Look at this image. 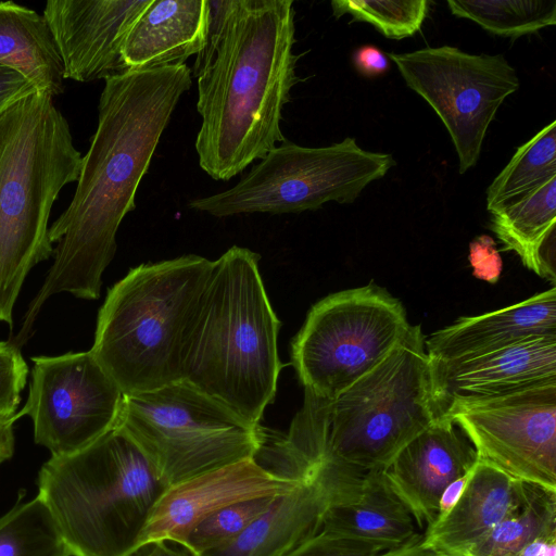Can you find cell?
<instances>
[{"label":"cell","instance_id":"cell-1","mask_svg":"<svg viewBox=\"0 0 556 556\" xmlns=\"http://www.w3.org/2000/svg\"><path fill=\"white\" fill-rule=\"evenodd\" d=\"M192 84L186 64L128 71L104 79L98 125L83 156L74 197L49 227L53 263L24 315L16 343L29 333L45 302L67 292L100 298L102 275L116 252V233L136 208V193L181 96Z\"/></svg>","mask_w":556,"mask_h":556},{"label":"cell","instance_id":"cell-2","mask_svg":"<svg viewBox=\"0 0 556 556\" xmlns=\"http://www.w3.org/2000/svg\"><path fill=\"white\" fill-rule=\"evenodd\" d=\"M443 414L426 337L410 325L376 368L336 397L304 391L288 432L265 430L256 458L295 480L321 464L370 475Z\"/></svg>","mask_w":556,"mask_h":556},{"label":"cell","instance_id":"cell-3","mask_svg":"<svg viewBox=\"0 0 556 556\" xmlns=\"http://www.w3.org/2000/svg\"><path fill=\"white\" fill-rule=\"evenodd\" d=\"M292 0H238L212 64L198 77L200 167L229 180L277 144L295 68Z\"/></svg>","mask_w":556,"mask_h":556},{"label":"cell","instance_id":"cell-4","mask_svg":"<svg viewBox=\"0 0 556 556\" xmlns=\"http://www.w3.org/2000/svg\"><path fill=\"white\" fill-rule=\"evenodd\" d=\"M260 255L233 245L214 261L187 323L181 381L260 425L281 369L280 321L267 296Z\"/></svg>","mask_w":556,"mask_h":556},{"label":"cell","instance_id":"cell-5","mask_svg":"<svg viewBox=\"0 0 556 556\" xmlns=\"http://www.w3.org/2000/svg\"><path fill=\"white\" fill-rule=\"evenodd\" d=\"M81 162L50 96L35 92L0 115V321L11 329L28 273L53 256L51 208L63 187L77 181Z\"/></svg>","mask_w":556,"mask_h":556},{"label":"cell","instance_id":"cell-6","mask_svg":"<svg viewBox=\"0 0 556 556\" xmlns=\"http://www.w3.org/2000/svg\"><path fill=\"white\" fill-rule=\"evenodd\" d=\"M213 263L188 254L141 264L109 289L89 351L124 395L181 381L185 329Z\"/></svg>","mask_w":556,"mask_h":556},{"label":"cell","instance_id":"cell-7","mask_svg":"<svg viewBox=\"0 0 556 556\" xmlns=\"http://www.w3.org/2000/svg\"><path fill=\"white\" fill-rule=\"evenodd\" d=\"M37 484L72 556H134L165 490L116 425L79 452L51 456L41 466Z\"/></svg>","mask_w":556,"mask_h":556},{"label":"cell","instance_id":"cell-8","mask_svg":"<svg viewBox=\"0 0 556 556\" xmlns=\"http://www.w3.org/2000/svg\"><path fill=\"white\" fill-rule=\"evenodd\" d=\"M116 426L138 446L165 489L255 457L265 429L178 381L124 395Z\"/></svg>","mask_w":556,"mask_h":556},{"label":"cell","instance_id":"cell-9","mask_svg":"<svg viewBox=\"0 0 556 556\" xmlns=\"http://www.w3.org/2000/svg\"><path fill=\"white\" fill-rule=\"evenodd\" d=\"M395 165L390 153L361 148L354 138L327 147L277 146L232 188L190 201L214 217L302 213L327 202H354Z\"/></svg>","mask_w":556,"mask_h":556},{"label":"cell","instance_id":"cell-10","mask_svg":"<svg viewBox=\"0 0 556 556\" xmlns=\"http://www.w3.org/2000/svg\"><path fill=\"white\" fill-rule=\"evenodd\" d=\"M409 326L402 302L372 282L321 299L291 344L304 391L336 397L376 368Z\"/></svg>","mask_w":556,"mask_h":556},{"label":"cell","instance_id":"cell-11","mask_svg":"<svg viewBox=\"0 0 556 556\" xmlns=\"http://www.w3.org/2000/svg\"><path fill=\"white\" fill-rule=\"evenodd\" d=\"M387 56L439 115L465 174L477 164L498 108L520 86L515 68L503 54H470L452 46Z\"/></svg>","mask_w":556,"mask_h":556},{"label":"cell","instance_id":"cell-12","mask_svg":"<svg viewBox=\"0 0 556 556\" xmlns=\"http://www.w3.org/2000/svg\"><path fill=\"white\" fill-rule=\"evenodd\" d=\"M31 361L28 397L15 419H31L36 444L51 456L71 455L115 427L124 394L90 351Z\"/></svg>","mask_w":556,"mask_h":556},{"label":"cell","instance_id":"cell-13","mask_svg":"<svg viewBox=\"0 0 556 556\" xmlns=\"http://www.w3.org/2000/svg\"><path fill=\"white\" fill-rule=\"evenodd\" d=\"M443 415L467 434L479 462L556 492V383L452 401Z\"/></svg>","mask_w":556,"mask_h":556},{"label":"cell","instance_id":"cell-14","mask_svg":"<svg viewBox=\"0 0 556 556\" xmlns=\"http://www.w3.org/2000/svg\"><path fill=\"white\" fill-rule=\"evenodd\" d=\"M301 481L280 476L251 457L167 488L148 517L135 555L155 543L184 548L190 531L219 509L252 498L285 495Z\"/></svg>","mask_w":556,"mask_h":556},{"label":"cell","instance_id":"cell-15","mask_svg":"<svg viewBox=\"0 0 556 556\" xmlns=\"http://www.w3.org/2000/svg\"><path fill=\"white\" fill-rule=\"evenodd\" d=\"M152 0H49L43 17L64 79L90 83L128 72L123 46Z\"/></svg>","mask_w":556,"mask_h":556},{"label":"cell","instance_id":"cell-16","mask_svg":"<svg viewBox=\"0 0 556 556\" xmlns=\"http://www.w3.org/2000/svg\"><path fill=\"white\" fill-rule=\"evenodd\" d=\"M477 463V451L467 434L443 415L412 439L381 476L425 533L438 520L443 491Z\"/></svg>","mask_w":556,"mask_h":556},{"label":"cell","instance_id":"cell-17","mask_svg":"<svg viewBox=\"0 0 556 556\" xmlns=\"http://www.w3.org/2000/svg\"><path fill=\"white\" fill-rule=\"evenodd\" d=\"M358 490L353 481L317 468L237 538L201 556H283L321 529L329 508L353 502Z\"/></svg>","mask_w":556,"mask_h":556},{"label":"cell","instance_id":"cell-18","mask_svg":"<svg viewBox=\"0 0 556 556\" xmlns=\"http://www.w3.org/2000/svg\"><path fill=\"white\" fill-rule=\"evenodd\" d=\"M433 362L439 402L496 397L556 383V334L532 337L486 353Z\"/></svg>","mask_w":556,"mask_h":556},{"label":"cell","instance_id":"cell-19","mask_svg":"<svg viewBox=\"0 0 556 556\" xmlns=\"http://www.w3.org/2000/svg\"><path fill=\"white\" fill-rule=\"evenodd\" d=\"M531 483L477 463L453 508L424 533V543L448 556H464L525 503Z\"/></svg>","mask_w":556,"mask_h":556},{"label":"cell","instance_id":"cell-20","mask_svg":"<svg viewBox=\"0 0 556 556\" xmlns=\"http://www.w3.org/2000/svg\"><path fill=\"white\" fill-rule=\"evenodd\" d=\"M556 334V288L493 312L465 316L426 338L434 362L486 353L532 337Z\"/></svg>","mask_w":556,"mask_h":556},{"label":"cell","instance_id":"cell-21","mask_svg":"<svg viewBox=\"0 0 556 556\" xmlns=\"http://www.w3.org/2000/svg\"><path fill=\"white\" fill-rule=\"evenodd\" d=\"M207 0H152L123 46L128 71L181 65L204 47Z\"/></svg>","mask_w":556,"mask_h":556},{"label":"cell","instance_id":"cell-22","mask_svg":"<svg viewBox=\"0 0 556 556\" xmlns=\"http://www.w3.org/2000/svg\"><path fill=\"white\" fill-rule=\"evenodd\" d=\"M490 229L526 267L556 281V177L504 210L491 213Z\"/></svg>","mask_w":556,"mask_h":556},{"label":"cell","instance_id":"cell-23","mask_svg":"<svg viewBox=\"0 0 556 556\" xmlns=\"http://www.w3.org/2000/svg\"><path fill=\"white\" fill-rule=\"evenodd\" d=\"M0 64L39 93L53 98L64 90L62 61L43 15L12 1L0 2Z\"/></svg>","mask_w":556,"mask_h":556},{"label":"cell","instance_id":"cell-24","mask_svg":"<svg viewBox=\"0 0 556 556\" xmlns=\"http://www.w3.org/2000/svg\"><path fill=\"white\" fill-rule=\"evenodd\" d=\"M321 528L392 545H404L424 535L409 509L386 484L381 471L370 475L359 500L329 508Z\"/></svg>","mask_w":556,"mask_h":556},{"label":"cell","instance_id":"cell-25","mask_svg":"<svg viewBox=\"0 0 556 556\" xmlns=\"http://www.w3.org/2000/svg\"><path fill=\"white\" fill-rule=\"evenodd\" d=\"M556 177V121L520 146L486 190L490 213L504 210Z\"/></svg>","mask_w":556,"mask_h":556},{"label":"cell","instance_id":"cell-26","mask_svg":"<svg viewBox=\"0 0 556 556\" xmlns=\"http://www.w3.org/2000/svg\"><path fill=\"white\" fill-rule=\"evenodd\" d=\"M556 533V492L530 484L521 507L464 556H519L532 541Z\"/></svg>","mask_w":556,"mask_h":556},{"label":"cell","instance_id":"cell-27","mask_svg":"<svg viewBox=\"0 0 556 556\" xmlns=\"http://www.w3.org/2000/svg\"><path fill=\"white\" fill-rule=\"evenodd\" d=\"M0 556H72L49 509L38 495L0 517Z\"/></svg>","mask_w":556,"mask_h":556},{"label":"cell","instance_id":"cell-28","mask_svg":"<svg viewBox=\"0 0 556 556\" xmlns=\"http://www.w3.org/2000/svg\"><path fill=\"white\" fill-rule=\"evenodd\" d=\"M447 5L453 15L513 39L556 24L555 0H448Z\"/></svg>","mask_w":556,"mask_h":556},{"label":"cell","instance_id":"cell-29","mask_svg":"<svg viewBox=\"0 0 556 556\" xmlns=\"http://www.w3.org/2000/svg\"><path fill=\"white\" fill-rule=\"evenodd\" d=\"M428 0L377 1V0H333L332 13L336 18L350 14L353 22L374 25L389 39H403L414 36L427 16Z\"/></svg>","mask_w":556,"mask_h":556},{"label":"cell","instance_id":"cell-30","mask_svg":"<svg viewBox=\"0 0 556 556\" xmlns=\"http://www.w3.org/2000/svg\"><path fill=\"white\" fill-rule=\"evenodd\" d=\"M278 496L257 497L226 506L197 525L184 547L193 556L227 544L263 515Z\"/></svg>","mask_w":556,"mask_h":556},{"label":"cell","instance_id":"cell-31","mask_svg":"<svg viewBox=\"0 0 556 556\" xmlns=\"http://www.w3.org/2000/svg\"><path fill=\"white\" fill-rule=\"evenodd\" d=\"M409 543L392 545L368 542L321 528L283 556H394Z\"/></svg>","mask_w":556,"mask_h":556},{"label":"cell","instance_id":"cell-32","mask_svg":"<svg viewBox=\"0 0 556 556\" xmlns=\"http://www.w3.org/2000/svg\"><path fill=\"white\" fill-rule=\"evenodd\" d=\"M27 376L28 365L18 346L4 341L0 345V422L16 421Z\"/></svg>","mask_w":556,"mask_h":556},{"label":"cell","instance_id":"cell-33","mask_svg":"<svg viewBox=\"0 0 556 556\" xmlns=\"http://www.w3.org/2000/svg\"><path fill=\"white\" fill-rule=\"evenodd\" d=\"M238 0H207V29L204 47L197 55L191 75L199 77L214 61L224 37L227 23L236 9Z\"/></svg>","mask_w":556,"mask_h":556},{"label":"cell","instance_id":"cell-34","mask_svg":"<svg viewBox=\"0 0 556 556\" xmlns=\"http://www.w3.org/2000/svg\"><path fill=\"white\" fill-rule=\"evenodd\" d=\"M468 258L475 277L490 283L497 282L503 263L495 241L490 236L481 235L470 242Z\"/></svg>","mask_w":556,"mask_h":556},{"label":"cell","instance_id":"cell-35","mask_svg":"<svg viewBox=\"0 0 556 556\" xmlns=\"http://www.w3.org/2000/svg\"><path fill=\"white\" fill-rule=\"evenodd\" d=\"M37 92L34 85L18 72L0 64V115L20 100Z\"/></svg>","mask_w":556,"mask_h":556},{"label":"cell","instance_id":"cell-36","mask_svg":"<svg viewBox=\"0 0 556 556\" xmlns=\"http://www.w3.org/2000/svg\"><path fill=\"white\" fill-rule=\"evenodd\" d=\"M352 62L355 70L368 78L386 74L390 65L388 56L380 49L370 45L357 48L352 55Z\"/></svg>","mask_w":556,"mask_h":556},{"label":"cell","instance_id":"cell-37","mask_svg":"<svg viewBox=\"0 0 556 556\" xmlns=\"http://www.w3.org/2000/svg\"><path fill=\"white\" fill-rule=\"evenodd\" d=\"M473 468L465 476L453 481L443 491L440 502H439V516H438L437 521H439L441 518H443L453 508V506L457 503L458 498L460 497L462 493L464 492V490L468 483V480L471 476Z\"/></svg>","mask_w":556,"mask_h":556},{"label":"cell","instance_id":"cell-38","mask_svg":"<svg viewBox=\"0 0 556 556\" xmlns=\"http://www.w3.org/2000/svg\"><path fill=\"white\" fill-rule=\"evenodd\" d=\"M519 556H556V533L546 534L532 541Z\"/></svg>","mask_w":556,"mask_h":556},{"label":"cell","instance_id":"cell-39","mask_svg":"<svg viewBox=\"0 0 556 556\" xmlns=\"http://www.w3.org/2000/svg\"><path fill=\"white\" fill-rule=\"evenodd\" d=\"M12 421L0 422V464L9 460L15 448V438Z\"/></svg>","mask_w":556,"mask_h":556},{"label":"cell","instance_id":"cell-40","mask_svg":"<svg viewBox=\"0 0 556 556\" xmlns=\"http://www.w3.org/2000/svg\"><path fill=\"white\" fill-rule=\"evenodd\" d=\"M138 553H141L140 556H193L185 548L173 547L169 543L151 544Z\"/></svg>","mask_w":556,"mask_h":556},{"label":"cell","instance_id":"cell-41","mask_svg":"<svg viewBox=\"0 0 556 556\" xmlns=\"http://www.w3.org/2000/svg\"><path fill=\"white\" fill-rule=\"evenodd\" d=\"M394 556H448L424 543V536L403 547Z\"/></svg>","mask_w":556,"mask_h":556},{"label":"cell","instance_id":"cell-42","mask_svg":"<svg viewBox=\"0 0 556 556\" xmlns=\"http://www.w3.org/2000/svg\"><path fill=\"white\" fill-rule=\"evenodd\" d=\"M4 341H0V345L3 343Z\"/></svg>","mask_w":556,"mask_h":556}]
</instances>
